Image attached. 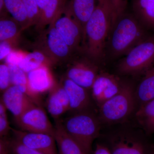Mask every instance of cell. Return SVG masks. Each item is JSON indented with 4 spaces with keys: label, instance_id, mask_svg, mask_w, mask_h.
Returning <instances> with one entry per match:
<instances>
[{
    "label": "cell",
    "instance_id": "23",
    "mask_svg": "<svg viewBox=\"0 0 154 154\" xmlns=\"http://www.w3.org/2000/svg\"><path fill=\"white\" fill-rule=\"evenodd\" d=\"M22 31L19 23L13 18L1 17L0 42H7L14 47Z\"/></svg>",
    "mask_w": 154,
    "mask_h": 154
},
{
    "label": "cell",
    "instance_id": "31",
    "mask_svg": "<svg viewBox=\"0 0 154 154\" xmlns=\"http://www.w3.org/2000/svg\"><path fill=\"white\" fill-rule=\"evenodd\" d=\"M108 1L113 13V25L118 17L121 14L124 13L127 0H108Z\"/></svg>",
    "mask_w": 154,
    "mask_h": 154
},
{
    "label": "cell",
    "instance_id": "1",
    "mask_svg": "<svg viewBox=\"0 0 154 154\" xmlns=\"http://www.w3.org/2000/svg\"><path fill=\"white\" fill-rule=\"evenodd\" d=\"M85 30L84 43L87 57L98 63L105 54V48L113 25L112 9L108 0L98 1Z\"/></svg>",
    "mask_w": 154,
    "mask_h": 154
},
{
    "label": "cell",
    "instance_id": "38",
    "mask_svg": "<svg viewBox=\"0 0 154 154\" xmlns=\"http://www.w3.org/2000/svg\"><path fill=\"white\" fill-rule=\"evenodd\" d=\"M98 1H103V0H98Z\"/></svg>",
    "mask_w": 154,
    "mask_h": 154
},
{
    "label": "cell",
    "instance_id": "36",
    "mask_svg": "<svg viewBox=\"0 0 154 154\" xmlns=\"http://www.w3.org/2000/svg\"><path fill=\"white\" fill-rule=\"evenodd\" d=\"M50 1V0H36V3L39 9V13L47 7Z\"/></svg>",
    "mask_w": 154,
    "mask_h": 154
},
{
    "label": "cell",
    "instance_id": "19",
    "mask_svg": "<svg viewBox=\"0 0 154 154\" xmlns=\"http://www.w3.org/2000/svg\"><path fill=\"white\" fill-rule=\"evenodd\" d=\"M143 79L135 89V97L139 107L154 99V65L144 73Z\"/></svg>",
    "mask_w": 154,
    "mask_h": 154
},
{
    "label": "cell",
    "instance_id": "24",
    "mask_svg": "<svg viewBox=\"0 0 154 154\" xmlns=\"http://www.w3.org/2000/svg\"><path fill=\"white\" fill-rule=\"evenodd\" d=\"M54 64L51 59L44 52L42 51H34L27 53L18 66L28 73L41 67H50Z\"/></svg>",
    "mask_w": 154,
    "mask_h": 154
},
{
    "label": "cell",
    "instance_id": "18",
    "mask_svg": "<svg viewBox=\"0 0 154 154\" xmlns=\"http://www.w3.org/2000/svg\"><path fill=\"white\" fill-rule=\"evenodd\" d=\"M134 16L145 28L154 29V0H131Z\"/></svg>",
    "mask_w": 154,
    "mask_h": 154
},
{
    "label": "cell",
    "instance_id": "6",
    "mask_svg": "<svg viewBox=\"0 0 154 154\" xmlns=\"http://www.w3.org/2000/svg\"><path fill=\"white\" fill-rule=\"evenodd\" d=\"M154 65V36H149L125 55L117 66L122 75L144 73Z\"/></svg>",
    "mask_w": 154,
    "mask_h": 154
},
{
    "label": "cell",
    "instance_id": "21",
    "mask_svg": "<svg viewBox=\"0 0 154 154\" xmlns=\"http://www.w3.org/2000/svg\"><path fill=\"white\" fill-rule=\"evenodd\" d=\"M138 124L148 136L154 134V99L138 107L135 112Z\"/></svg>",
    "mask_w": 154,
    "mask_h": 154
},
{
    "label": "cell",
    "instance_id": "15",
    "mask_svg": "<svg viewBox=\"0 0 154 154\" xmlns=\"http://www.w3.org/2000/svg\"><path fill=\"white\" fill-rule=\"evenodd\" d=\"M27 76L30 91L40 101V94L50 91L55 84L48 67L33 70L27 73Z\"/></svg>",
    "mask_w": 154,
    "mask_h": 154
},
{
    "label": "cell",
    "instance_id": "34",
    "mask_svg": "<svg viewBox=\"0 0 154 154\" xmlns=\"http://www.w3.org/2000/svg\"><path fill=\"white\" fill-rule=\"evenodd\" d=\"M92 154H111L106 146L102 142L97 143Z\"/></svg>",
    "mask_w": 154,
    "mask_h": 154
},
{
    "label": "cell",
    "instance_id": "12",
    "mask_svg": "<svg viewBox=\"0 0 154 154\" xmlns=\"http://www.w3.org/2000/svg\"><path fill=\"white\" fill-rule=\"evenodd\" d=\"M11 131L14 134V138L28 147L44 154H59L54 136L13 128Z\"/></svg>",
    "mask_w": 154,
    "mask_h": 154
},
{
    "label": "cell",
    "instance_id": "4",
    "mask_svg": "<svg viewBox=\"0 0 154 154\" xmlns=\"http://www.w3.org/2000/svg\"><path fill=\"white\" fill-rule=\"evenodd\" d=\"M66 131L79 145L85 154H93V144L100 136L101 121L93 110L72 115L62 122Z\"/></svg>",
    "mask_w": 154,
    "mask_h": 154
},
{
    "label": "cell",
    "instance_id": "22",
    "mask_svg": "<svg viewBox=\"0 0 154 154\" xmlns=\"http://www.w3.org/2000/svg\"><path fill=\"white\" fill-rule=\"evenodd\" d=\"M66 0H50L47 7L39 13L36 28L42 29L50 25L65 10Z\"/></svg>",
    "mask_w": 154,
    "mask_h": 154
},
{
    "label": "cell",
    "instance_id": "3",
    "mask_svg": "<svg viewBox=\"0 0 154 154\" xmlns=\"http://www.w3.org/2000/svg\"><path fill=\"white\" fill-rule=\"evenodd\" d=\"M141 129L123 126L104 136L102 143L111 154H154V146Z\"/></svg>",
    "mask_w": 154,
    "mask_h": 154
},
{
    "label": "cell",
    "instance_id": "25",
    "mask_svg": "<svg viewBox=\"0 0 154 154\" xmlns=\"http://www.w3.org/2000/svg\"><path fill=\"white\" fill-rule=\"evenodd\" d=\"M8 65L10 70L12 85L17 86L22 92L29 96L36 104L40 105V100L36 98L29 88L27 73L22 70L18 66L14 65Z\"/></svg>",
    "mask_w": 154,
    "mask_h": 154
},
{
    "label": "cell",
    "instance_id": "27",
    "mask_svg": "<svg viewBox=\"0 0 154 154\" xmlns=\"http://www.w3.org/2000/svg\"><path fill=\"white\" fill-rule=\"evenodd\" d=\"M27 11L28 18V28L36 25L39 16V11L36 0H23Z\"/></svg>",
    "mask_w": 154,
    "mask_h": 154
},
{
    "label": "cell",
    "instance_id": "7",
    "mask_svg": "<svg viewBox=\"0 0 154 154\" xmlns=\"http://www.w3.org/2000/svg\"><path fill=\"white\" fill-rule=\"evenodd\" d=\"M15 120L21 130L47 134L54 136V126H53L46 113L39 105H33Z\"/></svg>",
    "mask_w": 154,
    "mask_h": 154
},
{
    "label": "cell",
    "instance_id": "13",
    "mask_svg": "<svg viewBox=\"0 0 154 154\" xmlns=\"http://www.w3.org/2000/svg\"><path fill=\"white\" fill-rule=\"evenodd\" d=\"M69 100V110L72 113L91 110L92 99L89 90L77 85L66 77L61 83Z\"/></svg>",
    "mask_w": 154,
    "mask_h": 154
},
{
    "label": "cell",
    "instance_id": "35",
    "mask_svg": "<svg viewBox=\"0 0 154 154\" xmlns=\"http://www.w3.org/2000/svg\"><path fill=\"white\" fill-rule=\"evenodd\" d=\"M0 154H11L8 139L6 137L1 138L0 139Z\"/></svg>",
    "mask_w": 154,
    "mask_h": 154
},
{
    "label": "cell",
    "instance_id": "10",
    "mask_svg": "<svg viewBox=\"0 0 154 154\" xmlns=\"http://www.w3.org/2000/svg\"><path fill=\"white\" fill-rule=\"evenodd\" d=\"M54 21L49 25L42 39L44 46L42 52L56 63L68 59L72 51L56 28Z\"/></svg>",
    "mask_w": 154,
    "mask_h": 154
},
{
    "label": "cell",
    "instance_id": "30",
    "mask_svg": "<svg viewBox=\"0 0 154 154\" xmlns=\"http://www.w3.org/2000/svg\"><path fill=\"white\" fill-rule=\"evenodd\" d=\"M12 85L8 66L6 63L0 65V90L4 92Z\"/></svg>",
    "mask_w": 154,
    "mask_h": 154
},
{
    "label": "cell",
    "instance_id": "17",
    "mask_svg": "<svg viewBox=\"0 0 154 154\" xmlns=\"http://www.w3.org/2000/svg\"><path fill=\"white\" fill-rule=\"evenodd\" d=\"M54 128V137L59 154H85L76 142L66 131L61 122L57 121Z\"/></svg>",
    "mask_w": 154,
    "mask_h": 154
},
{
    "label": "cell",
    "instance_id": "11",
    "mask_svg": "<svg viewBox=\"0 0 154 154\" xmlns=\"http://www.w3.org/2000/svg\"><path fill=\"white\" fill-rule=\"evenodd\" d=\"M99 72L97 63L87 57L74 60L69 66L66 77L90 91Z\"/></svg>",
    "mask_w": 154,
    "mask_h": 154
},
{
    "label": "cell",
    "instance_id": "29",
    "mask_svg": "<svg viewBox=\"0 0 154 154\" xmlns=\"http://www.w3.org/2000/svg\"><path fill=\"white\" fill-rule=\"evenodd\" d=\"M5 106L1 100L0 102V137L1 138L6 137L11 130L7 110Z\"/></svg>",
    "mask_w": 154,
    "mask_h": 154
},
{
    "label": "cell",
    "instance_id": "9",
    "mask_svg": "<svg viewBox=\"0 0 154 154\" xmlns=\"http://www.w3.org/2000/svg\"><path fill=\"white\" fill-rule=\"evenodd\" d=\"M57 30L68 45L72 51L78 49L84 42L82 28L72 14L69 7L54 21Z\"/></svg>",
    "mask_w": 154,
    "mask_h": 154
},
{
    "label": "cell",
    "instance_id": "8",
    "mask_svg": "<svg viewBox=\"0 0 154 154\" xmlns=\"http://www.w3.org/2000/svg\"><path fill=\"white\" fill-rule=\"evenodd\" d=\"M123 82L117 76L99 72L91 88L93 101L100 107L107 100L118 94L124 86Z\"/></svg>",
    "mask_w": 154,
    "mask_h": 154
},
{
    "label": "cell",
    "instance_id": "37",
    "mask_svg": "<svg viewBox=\"0 0 154 154\" xmlns=\"http://www.w3.org/2000/svg\"><path fill=\"white\" fill-rule=\"evenodd\" d=\"M7 11L6 10L5 5V0H0V13H1V17L5 16V11ZM8 12V11H7Z\"/></svg>",
    "mask_w": 154,
    "mask_h": 154
},
{
    "label": "cell",
    "instance_id": "16",
    "mask_svg": "<svg viewBox=\"0 0 154 154\" xmlns=\"http://www.w3.org/2000/svg\"><path fill=\"white\" fill-rule=\"evenodd\" d=\"M47 101L48 111L55 119L69 110V100L66 91L61 84L55 83L49 91Z\"/></svg>",
    "mask_w": 154,
    "mask_h": 154
},
{
    "label": "cell",
    "instance_id": "5",
    "mask_svg": "<svg viewBox=\"0 0 154 154\" xmlns=\"http://www.w3.org/2000/svg\"><path fill=\"white\" fill-rule=\"evenodd\" d=\"M134 92L132 85L125 82L118 94L99 107L98 116L102 124L113 125L125 122L135 110Z\"/></svg>",
    "mask_w": 154,
    "mask_h": 154
},
{
    "label": "cell",
    "instance_id": "2",
    "mask_svg": "<svg viewBox=\"0 0 154 154\" xmlns=\"http://www.w3.org/2000/svg\"><path fill=\"white\" fill-rule=\"evenodd\" d=\"M146 28L134 15L123 13L113 24L107 45L114 57L126 55L136 45L147 38Z\"/></svg>",
    "mask_w": 154,
    "mask_h": 154
},
{
    "label": "cell",
    "instance_id": "20",
    "mask_svg": "<svg viewBox=\"0 0 154 154\" xmlns=\"http://www.w3.org/2000/svg\"><path fill=\"white\" fill-rule=\"evenodd\" d=\"M96 5V0H72L69 6L72 14L82 28L84 38L87 22L95 11Z\"/></svg>",
    "mask_w": 154,
    "mask_h": 154
},
{
    "label": "cell",
    "instance_id": "14",
    "mask_svg": "<svg viewBox=\"0 0 154 154\" xmlns=\"http://www.w3.org/2000/svg\"><path fill=\"white\" fill-rule=\"evenodd\" d=\"M7 110L18 118L28 108L37 105L17 86L11 85L4 91L1 99Z\"/></svg>",
    "mask_w": 154,
    "mask_h": 154
},
{
    "label": "cell",
    "instance_id": "26",
    "mask_svg": "<svg viewBox=\"0 0 154 154\" xmlns=\"http://www.w3.org/2000/svg\"><path fill=\"white\" fill-rule=\"evenodd\" d=\"M5 3L6 10L19 23L22 30L28 28V15L23 0H5Z\"/></svg>",
    "mask_w": 154,
    "mask_h": 154
},
{
    "label": "cell",
    "instance_id": "33",
    "mask_svg": "<svg viewBox=\"0 0 154 154\" xmlns=\"http://www.w3.org/2000/svg\"><path fill=\"white\" fill-rule=\"evenodd\" d=\"M13 45L7 42H0V60H5L13 50Z\"/></svg>",
    "mask_w": 154,
    "mask_h": 154
},
{
    "label": "cell",
    "instance_id": "28",
    "mask_svg": "<svg viewBox=\"0 0 154 154\" xmlns=\"http://www.w3.org/2000/svg\"><path fill=\"white\" fill-rule=\"evenodd\" d=\"M8 142L11 154H44L24 145L14 138L8 139Z\"/></svg>",
    "mask_w": 154,
    "mask_h": 154
},
{
    "label": "cell",
    "instance_id": "32",
    "mask_svg": "<svg viewBox=\"0 0 154 154\" xmlns=\"http://www.w3.org/2000/svg\"><path fill=\"white\" fill-rule=\"evenodd\" d=\"M27 54V53L24 51L13 49L6 58V63L8 65H14L18 66Z\"/></svg>",
    "mask_w": 154,
    "mask_h": 154
}]
</instances>
